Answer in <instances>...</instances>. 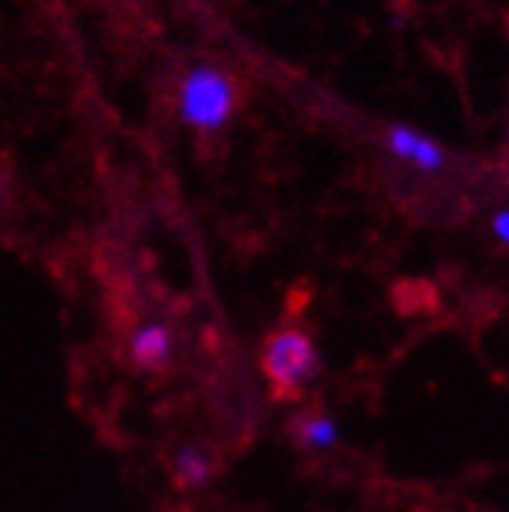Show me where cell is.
<instances>
[{
	"label": "cell",
	"mask_w": 509,
	"mask_h": 512,
	"mask_svg": "<svg viewBox=\"0 0 509 512\" xmlns=\"http://www.w3.org/2000/svg\"><path fill=\"white\" fill-rule=\"evenodd\" d=\"M216 472V459L207 447L200 444H188L182 447L175 456H172V475H175V484L185 491H197L203 488Z\"/></svg>",
	"instance_id": "5"
},
{
	"label": "cell",
	"mask_w": 509,
	"mask_h": 512,
	"mask_svg": "<svg viewBox=\"0 0 509 512\" xmlns=\"http://www.w3.org/2000/svg\"><path fill=\"white\" fill-rule=\"evenodd\" d=\"M385 147L394 160L413 166L425 175H435L447 166V150L441 141H435L431 135L419 132V128L406 125V122H394L385 132Z\"/></svg>",
	"instance_id": "3"
},
{
	"label": "cell",
	"mask_w": 509,
	"mask_h": 512,
	"mask_svg": "<svg viewBox=\"0 0 509 512\" xmlns=\"http://www.w3.org/2000/svg\"><path fill=\"white\" fill-rule=\"evenodd\" d=\"M263 372L272 381L275 394H297L322 372V356L316 341L300 328L275 331L263 347Z\"/></svg>",
	"instance_id": "2"
},
{
	"label": "cell",
	"mask_w": 509,
	"mask_h": 512,
	"mask_svg": "<svg viewBox=\"0 0 509 512\" xmlns=\"http://www.w3.org/2000/svg\"><path fill=\"white\" fill-rule=\"evenodd\" d=\"M129 356H132V366L138 372L154 375V372L169 369V363H172V331L160 322L141 325L132 335Z\"/></svg>",
	"instance_id": "4"
},
{
	"label": "cell",
	"mask_w": 509,
	"mask_h": 512,
	"mask_svg": "<svg viewBox=\"0 0 509 512\" xmlns=\"http://www.w3.org/2000/svg\"><path fill=\"white\" fill-rule=\"evenodd\" d=\"M0 203H4V191H0Z\"/></svg>",
	"instance_id": "8"
},
{
	"label": "cell",
	"mask_w": 509,
	"mask_h": 512,
	"mask_svg": "<svg viewBox=\"0 0 509 512\" xmlns=\"http://www.w3.org/2000/svg\"><path fill=\"white\" fill-rule=\"evenodd\" d=\"M175 110L182 125L191 132L213 135L235 119L238 113V82L213 63L188 69L178 82Z\"/></svg>",
	"instance_id": "1"
},
{
	"label": "cell",
	"mask_w": 509,
	"mask_h": 512,
	"mask_svg": "<svg viewBox=\"0 0 509 512\" xmlns=\"http://www.w3.org/2000/svg\"><path fill=\"white\" fill-rule=\"evenodd\" d=\"M491 232H494V238H497L500 244L509 241V213H506V210H497V213H494V219H491Z\"/></svg>",
	"instance_id": "7"
},
{
	"label": "cell",
	"mask_w": 509,
	"mask_h": 512,
	"mask_svg": "<svg viewBox=\"0 0 509 512\" xmlns=\"http://www.w3.org/2000/svg\"><path fill=\"white\" fill-rule=\"evenodd\" d=\"M291 441L300 450H332L341 441V428L328 413H300L291 422Z\"/></svg>",
	"instance_id": "6"
}]
</instances>
